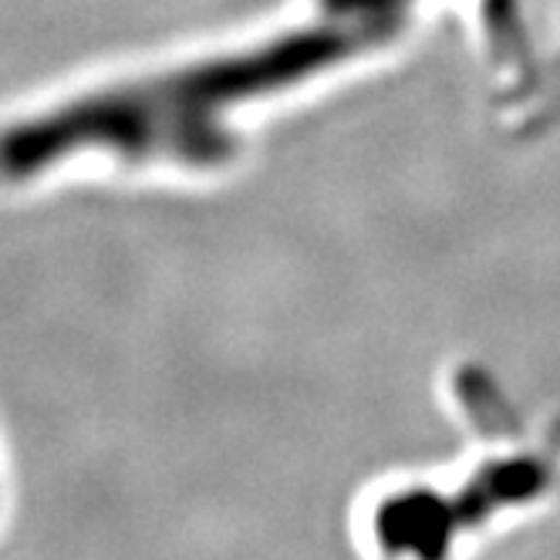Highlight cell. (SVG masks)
Segmentation results:
<instances>
[{
  "mask_svg": "<svg viewBox=\"0 0 560 560\" xmlns=\"http://www.w3.org/2000/svg\"><path fill=\"white\" fill-rule=\"evenodd\" d=\"M345 48V34H311L254 58L78 98L0 132V176L27 179L85 145H105L126 159H176L189 166L220 163L230 152V139L213 126V108L288 82Z\"/></svg>",
  "mask_w": 560,
  "mask_h": 560,
  "instance_id": "obj_1",
  "label": "cell"
}]
</instances>
